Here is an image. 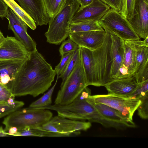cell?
Segmentation results:
<instances>
[{"instance_id": "1", "label": "cell", "mask_w": 148, "mask_h": 148, "mask_svg": "<svg viewBox=\"0 0 148 148\" xmlns=\"http://www.w3.org/2000/svg\"><path fill=\"white\" fill-rule=\"evenodd\" d=\"M56 74L37 49L30 53L7 87L15 96L30 95L35 97L42 94L51 86Z\"/></svg>"}, {"instance_id": "2", "label": "cell", "mask_w": 148, "mask_h": 148, "mask_svg": "<svg viewBox=\"0 0 148 148\" xmlns=\"http://www.w3.org/2000/svg\"><path fill=\"white\" fill-rule=\"evenodd\" d=\"M80 4L78 0H67L62 8L49 19V27L45 35L48 43L59 45L69 37V27Z\"/></svg>"}, {"instance_id": "3", "label": "cell", "mask_w": 148, "mask_h": 148, "mask_svg": "<svg viewBox=\"0 0 148 148\" xmlns=\"http://www.w3.org/2000/svg\"><path fill=\"white\" fill-rule=\"evenodd\" d=\"M53 115L52 113L48 109L28 107L20 109L8 115L2 123L5 126L4 131L7 132L12 127H16L18 130L26 127L40 126L50 120Z\"/></svg>"}, {"instance_id": "4", "label": "cell", "mask_w": 148, "mask_h": 148, "mask_svg": "<svg viewBox=\"0 0 148 148\" xmlns=\"http://www.w3.org/2000/svg\"><path fill=\"white\" fill-rule=\"evenodd\" d=\"M103 28L106 33L103 42L99 48L92 50L97 86H104L113 80L111 77V35L107 29Z\"/></svg>"}, {"instance_id": "5", "label": "cell", "mask_w": 148, "mask_h": 148, "mask_svg": "<svg viewBox=\"0 0 148 148\" xmlns=\"http://www.w3.org/2000/svg\"><path fill=\"white\" fill-rule=\"evenodd\" d=\"M88 86L81 57L73 71L60 86L55 104L60 105L69 104Z\"/></svg>"}, {"instance_id": "6", "label": "cell", "mask_w": 148, "mask_h": 148, "mask_svg": "<svg viewBox=\"0 0 148 148\" xmlns=\"http://www.w3.org/2000/svg\"><path fill=\"white\" fill-rule=\"evenodd\" d=\"M105 28L124 41L140 40L128 20L118 11L110 9L98 21Z\"/></svg>"}, {"instance_id": "7", "label": "cell", "mask_w": 148, "mask_h": 148, "mask_svg": "<svg viewBox=\"0 0 148 148\" xmlns=\"http://www.w3.org/2000/svg\"><path fill=\"white\" fill-rule=\"evenodd\" d=\"M91 95L90 90L86 87L79 95L69 104L50 105L38 109L50 110L56 111L58 115L74 120H85L88 102L86 99Z\"/></svg>"}, {"instance_id": "8", "label": "cell", "mask_w": 148, "mask_h": 148, "mask_svg": "<svg viewBox=\"0 0 148 148\" xmlns=\"http://www.w3.org/2000/svg\"><path fill=\"white\" fill-rule=\"evenodd\" d=\"M91 126L90 122L71 119L58 115L52 117L40 126L36 127L41 130L69 136L80 134V131H86Z\"/></svg>"}, {"instance_id": "9", "label": "cell", "mask_w": 148, "mask_h": 148, "mask_svg": "<svg viewBox=\"0 0 148 148\" xmlns=\"http://www.w3.org/2000/svg\"><path fill=\"white\" fill-rule=\"evenodd\" d=\"M90 97L95 102L117 110L132 121H133L134 113L141 103L140 99L120 96L109 93L91 95Z\"/></svg>"}, {"instance_id": "10", "label": "cell", "mask_w": 148, "mask_h": 148, "mask_svg": "<svg viewBox=\"0 0 148 148\" xmlns=\"http://www.w3.org/2000/svg\"><path fill=\"white\" fill-rule=\"evenodd\" d=\"M8 29L13 32L15 38L21 42L31 53L36 50V44L27 32V25L23 19L8 7L7 16Z\"/></svg>"}, {"instance_id": "11", "label": "cell", "mask_w": 148, "mask_h": 148, "mask_svg": "<svg viewBox=\"0 0 148 148\" xmlns=\"http://www.w3.org/2000/svg\"><path fill=\"white\" fill-rule=\"evenodd\" d=\"M30 53L15 37L7 36L0 46V60L25 61Z\"/></svg>"}, {"instance_id": "12", "label": "cell", "mask_w": 148, "mask_h": 148, "mask_svg": "<svg viewBox=\"0 0 148 148\" xmlns=\"http://www.w3.org/2000/svg\"><path fill=\"white\" fill-rule=\"evenodd\" d=\"M148 0H136L132 16L128 19L140 38L148 36Z\"/></svg>"}, {"instance_id": "13", "label": "cell", "mask_w": 148, "mask_h": 148, "mask_svg": "<svg viewBox=\"0 0 148 148\" xmlns=\"http://www.w3.org/2000/svg\"><path fill=\"white\" fill-rule=\"evenodd\" d=\"M110 9L109 6L100 0H93L89 5L79 8L71 22L91 21H98Z\"/></svg>"}, {"instance_id": "14", "label": "cell", "mask_w": 148, "mask_h": 148, "mask_svg": "<svg viewBox=\"0 0 148 148\" xmlns=\"http://www.w3.org/2000/svg\"><path fill=\"white\" fill-rule=\"evenodd\" d=\"M105 35L103 29L70 33L69 37L79 47L93 50L102 45Z\"/></svg>"}, {"instance_id": "15", "label": "cell", "mask_w": 148, "mask_h": 148, "mask_svg": "<svg viewBox=\"0 0 148 148\" xmlns=\"http://www.w3.org/2000/svg\"><path fill=\"white\" fill-rule=\"evenodd\" d=\"M21 7L34 20L36 26L47 25L49 18L43 0H16Z\"/></svg>"}, {"instance_id": "16", "label": "cell", "mask_w": 148, "mask_h": 148, "mask_svg": "<svg viewBox=\"0 0 148 148\" xmlns=\"http://www.w3.org/2000/svg\"><path fill=\"white\" fill-rule=\"evenodd\" d=\"M124 51L122 64L114 79L133 77L135 72L136 52L131 41H124Z\"/></svg>"}, {"instance_id": "17", "label": "cell", "mask_w": 148, "mask_h": 148, "mask_svg": "<svg viewBox=\"0 0 148 148\" xmlns=\"http://www.w3.org/2000/svg\"><path fill=\"white\" fill-rule=\"evenodd\" d=\"M139 84L133 77L114 79L104 85L108 93L128 97L136 90Z\"/></svg>"}, {"instance_id": "18", "label": "cell", "mask_w": 148, "mask_h": 148, "mask_svg": "<svg viewBox=\"0 0 148 148\" xmlns=\"http://www.w3.org/2000/svg\"><path fill=\"white\" fill-rule=\"evenodd\" d=\"M91 95L86 98V101L92 105L104 117L112 121L125 125L127 128L136 127L133 121L123 116L119 111L104 104L95 102Z\"/></svg>"}, {"instance_id": "19", "label": "cell", "mask_w": 148, "mask_h": 148, "mask_svg": "<svg viewBox=\"0 0 148 148\" xmlns=\"http://www.w3.org/2000/svg\"><path fill=\"white\" fill-rule=\"evenodd\" d=\"M109 32L111 33V38L112 64L111 77L112 79L114 80L122 64L124 51V41L117 35Z\"/></svg>"}, {"instance_id": "20", "label": "cell", "mask_w": 148, "mask_h": 148, "mask_svg": "<svg viewBox=\"0 0 148 148\" xmlns=\"http://www.w3.org/2000/svg\"><path fill=\"white\" fill-rule=\"evenodd\" d=\"M25 61L0 60V83L6 86L13 81Z\"/></svg>"}, {"instance_id": "21", "label": "cell", "mask_w": 148, "mask_h": 148, "mask_svg": "<svg viewBox=\"0 0 148 148\" xmlns=\"http://www.w3.org/2000/svg\"><path fill=\"white\" fill-rule=\"evenodd\" d=\"M81 60L88 86H96L92 51L80 47Z\"/></svg>"}, {"instance_id": "22", "label": "cell", "mask_w": 148, "mask_h": 148, "mask_svg": "<svg viewBox=\"0 0 148 148\" xmlns=\"http://www.w3.org/2000/svg\"><path fill=\"white\" fill-rule=\"evenodd\" d=\"M131 41L133 44L136 52L135 72L140 67L148 61V36L143 41L134 40Z\"/></svg>"}, {"instance_id": "23", "label": "cell", "mask_w": 148, "mask_h": 148, "mask_svg": "<svg viewBox=\"0 0 148 148\" xmlns=\"http://www.w3.org/2000/svg\"><path fill=\"white\" fill-rule=\"evenodd\" d=\"M103 29L99 22L95 21L77 22H71L69 27L70 33L94 30H102Z\"/></svg>"}, {"instance_id": "24", "label": "cell", "mask_w": 148, "mask_h": 148, "mask_svg": "<svg viewBox=\"0 0 148 148\" xmlns=\"http://www.w3.org/2000/svg\"><path fill=\"white\" fill-rule=\"evenodd\" d=\"M3 0L8 7L16 13L30 29L33 30L36 29V25L33 18L14 0Z\"/></svg>"}, {"instance_id": "25", "label": "cell", "mask_w": 148, "mask_h": 148, "mask_svg": "<svg viewBox=\"0 0 148 148\" xmlns=\"http://www.w3.org/2000/svg\"><path fill=\"white\" fill-rule=\"evenodd\" d=\"M14 136H29L38 137H65L63 134L41 130L36 127H25L18 130Z\"/></svg>"}, {"instance_id": "26", "label": "cell", "mask_w": 148, "mask_h": 148, "mask_svg": "<svg viewBox=\"0 0 148 148\" xmlns=\"http://www.w3.org/2000/svg\"><path fill=\"white\" fill-rule=\"evenodd\" d=\"M14 99V96H12L7 102L0 104V119L21 109L24 105L23 101H16Z\"/></svg>"}, {"instance_id": "27", "label": "cell", "mask_w": 148, "mask_h": 148, "mask_svg": "<svg viewBox=\"0 0 148 148\" xmlns=\"http://www.w3.org/2000/svg\"><path fill=\"white\" fill-rule=\"evenodd\" d=\"M80 59L81 54L79 48L74 52L65 69L59 76V78H61L62 79L60 86L64 84Z\"/></svg>"}, {"instance_id": "28", "label": "cell", "mask_w": 148, "mask_h": 148, "mask_svg": "<svg viewBox=\"0 0 148 148\" xmlns=\"http://www.w3.org/2000/svg\"><path fill=\"white\" fill-rule=\"evenodd\" d=\"M58 78L59 77L57 76L56 81L52 87L42 97L32 102L29 107L40 108L51 105L52 95Z\"/></svg>"}, {"instance_id": "29", "label": "cell", "mask_w": 148, "mask_h": 148, "mask_svg": "<svg viewBox=\"0 0 148 148\" xmlns=\"http://www.w3.org/2000/svg\"><path fill=\"white\" fill-rule=\"evenodd\" d=\"M67 0H43L46 10L50 18L58 13L65 5Z\"/></svg>"}, {"instance_id": "30", "label": "cell", "mask_w": 148, "mask_h": 148, "mask_svg": "<svg viewBox=\"0 0 148 148\" xmlns=\"http://www.w3.org/2000/svg\"><path fill=\"white\" fill-rule=\"evenodd\" d=\"M80 47L69 37L66 40L63 41L60 46L59 52L60 56L71 51H75L79 48Z\"/></svg>"}, {"instance_id": "31", "label": "cell", "mask_w": 148, "mask_h": 148, "mask_svg": "<svg viewBox=\"0 0 148 148\" xmlns=\"http://www.w3.org/2000/svg\"><path fill=\"white\" fill-rule=\"evenodd\" d=\"M133 77L138 84L148 80V61L139 68Z\"/></svg>"}, {"instance_id": "32", "label": "cell", "mask_w": 148, "mask_h": 148, "mask_svg": "<svg viewBox=\"0 0 148 148\" xmlns=\"http://www.w3.org/2000/svg\"><path fill=\"white\" fill-rule=\"evenodd\" d=\"M140 99L141 103L137 109L138 114L141 118L147 119L148 118V92Z\"/></svg>"}, {"instance_id": "33", "label": "cell", "mask_w": 148, "mask_h": 148, "mask_svg": "<svg viewBox=\"0 0 148 148\" xmlns=\"http://www.w3.org/2000/svg\"><path fill=\"white\" fill-rule=\"evenodd\" d=\"M75 51L71 52L61 56L60 63L55 67L54 69L57 76L59 77L64 71Z\"/></svg>"}, {"instance_id": "34", "label": "cell", "mask_w": 148, "mask_h": 148, "mask_svg": "<svg viewBox=\"0 0 148 148\" xmlns=\"http://www.w3.org/2000/svg\"><path fill=\"white\" fill-rule=\"evenodd\" d=\"M136 0H123L121 14L127 20L132 16Z\"/></svg>"}, {"instance_id": "35", "label": "cell", "mask_w": 148, "mask_h": 148, "mask_svg": "<svg viewBox=\"0 0 148 148\" xmlns=\"http://www.w3.org/2000/svg\"><path fill=\"white\" fill-rule=\"evenodd\" d=\"M148 92V80L139 84L135 91L128 98L140 99Z\"/></svg>"}, {"instance_id": "36", "label": "cell", "mask_w": 148, "mask_h": 148, "mask_svg": "<svg viewBox=\"0 0 148 148\" xmlns=\"http://www.w3.org/2000/svg\"><path fill=\"white\" fill-rule=\"evenodd\" d=\"M13 95L7 87L0 83V104L7 102Z\"/></svg>"}, {"instance_id": "37", "label": "cell", "mask_w": 148, "mask_h": 148, "mask_svg": "<svg viewBox=\"0 0 148 148\" xmlns=\"http://www.w3.org/2000/svg\"><path fill=\"white\" fill-rule=\"evenodd\" d=\"M109 6L111 9L118 12H121L123 0H100Z\"/></svg>"}, {"instance_id": "38", "label": "cell", "mask_w": 148, "mask_h": 148, "mask_svg": "<svg viewBox=\"0 0 148 148\" xmlns=\"http://www.w3.org/2000/svg\"><path fill=\"white\" fill-rule=\"evenodd\" d=\"M8 6L3 0H0V17H6Z\"/></svg>"}, {"instance_id": "39", "label": "cell", "mask_w": 148, "mask_h": 148, "mask_svg": "<svg viewBox=\"0 0 148 148\" xmlns=\"http://www.w3.org/2000/svg\"><path fill=\"white\" fill-rule=\"evenodd\" d=\"M80 4L79 8L85 7L91 3L93 0H78Z\"/></svg>"}, {"instance_id": "40", "label": "cell", "mask_w": 148, "mask_h": 148, "mask_svg": "<svg viewBox=\"0 0 148 148\" xmlns=\"http://www.w3.org/2000/svg\"><path fill=\"white\" fill-rule=\"evenodd\" d=\"M18 129L16 127H10L8 130V132H6L7 134L9 135L14 136L17 132Z\"/></svg>"}, {"instance_id": "41", "label": "cell", "mask_w": 148, "mask_h": 148, "mask_svg": "<svg viewBox=\"0 0 148 148\" xmlns=\"http://www.w3.org/2000/svg\"><path fill=\"white\" fill-rule=\"evenodd\" d=\"M8 136L2 127H0V136Z\"/></svg>"}, {"instance_id": "42", "label": "cell", "mask_w": 148, "mask_h": 148, "mask_svg": "<svg viewBox=\"0 0 148 148\" xmlns=\"http://www.w3.org/2000/svg\"><path fill=\"white\" fill-rule=\"evenodd\" d=\"M5 38L4 37L3 33L0 30V46L4 41Z\"/></svg>"}]
</instances>
